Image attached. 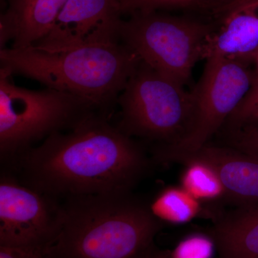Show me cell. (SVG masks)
I'll use <instances>...</instances> for the list:
<instances>
[{"instance_id": "cell-1", "label": "cell", "mask_w": 258, "mask_h": 258, "mask_svg": "<svg viewBox=\"0 0 258 258\" xmlns=\"http://www.w3.org/2000/svg\"><path fill=\"white\" fill-rule=\"evenodd\" d=\"M110 118L91 115L66 133L52 134L2 169L61 200L132 192L149 172L152 160Z\"/></svg>"}, {"instance_id": "cell-2", "label": "cell", "mask_w": 258, "mask_h": 258, "mask_svg": "<svg viewBox=\"0 0 258 258\" xmlns=\"http://www.w3.org/2000/svg\"><path fill=\"white\" fill-rule=\"evenodd\" d=\"M62 227L45 258H143L164 224L132 192L62 200Z\"/></svg>"}, {"instance_id": "cell-3", "label": "cell", "mask_w": 258, "mask_h": 258, "mask_svg": "<svg viewBox=\"0 0 258 258\" xmlns=\"http://www.w3.org/2000/svg\"><path fill=\"white\" fill-rule=\"evenodd\" d=\"M140 62L138 56L121 42L59 51L32 46L0 50V70L82 98L97 113L109 118Z\"/></svg>"}, {"instance_id": "cell-4", "label": "cell", "mask_w": 258, "mask_h": 258, "mask_svg": "<svg viewBox=\"0 0 258 258\" xmlns=\"http://www.w3.org/2000/svg\"><path fill=\"white\" fill-rule=\"evenodd\" d=\"M0 70V160L8 167L52 134L69 131L97 113L82 98L46 88L19 87Z\"/></svg>"}, {"instance_id": "cell-5", "label": "cell", "mask_w": 258, "mask_h": 258, "mask_svg": "<svg viewBox=\"0 0 258 258\" xmlns=\"http://www.w3.org/2000/svg\"><path fill=\"white\" fill-rule=\"evenodd\" d=\"M116 126L130 137L164 146L177 142L189 127L192 93L141 61L118 97Z\"/></svg>"}, {"instance_id": "cell-6", "label": "cell", "mask_w": 258, "mask_h": 258, "mask_svg": "<svg viewBox=\"0 0 258 258\" xmlns=\"http://www.w3.org/2000/svg\"><path fill=\"white\" fill-rule=\"evenodd\" d=\"M212 35L208 25L152 12L123 20L120 42L149 67L184 86L195 64L205 58Z\"/></svg>"}, {"instance_id": "cell-7", "label": "cell", "mask_w": 258, "mask_h": 258, "mask_svg": "<svg viewBox=\"0 0 258 258\" xmlns=\"http://www.w3.org/2000/svg\"><path fill=\"white\" fill-rule=\"evenodd\" d=\"M206 60L201 79L191 92L193 112L186 133L176 143L157 148L155 161L181 162L208 145L252 88V75L244 62L218 56Z\"/></svg>"}, {"instance_id": "cell-8", "label": "cell", "mask_w": 258, "mask_h": 258, "mask_svg": "<svg viewBox=\"0 0 258 258\" xmlns=\"http://www.w3.org/2000/svg\"><path fill=\"white\" fill-rule=\"evenodd\" d=\"M62 202L23 184L2 169L0 245L48 248L60 234Z\"/></svg>"}, {"instance_id": "cell-9", "label": "cell", "mask_w": 258, "mask_h": 258, "mask_svg": "<svg viewBox=\"0 0 258 258\" xmlns=\"http://www.w3.org/2000/svg\"><path fill=\"white\" fill-rule=\"evenodd\" d=\"M122 15L117 0H68L50 32L32 47L59 51L120 42Z\"/></svg>"}, {"instance_id": "cell-10", "label": "cell", "mask_w": 258, "mask_h": 258, "mask_svg": "<svg viewBox=\"0 0 258 258\" xmlns=\"http://www.w3.org/2000/svg\"><path fill=\"white\" fill-rule=\"evenodd\" d=\"M203 161L217 173L225 191V198L237 206L258 204V158L240 150L206 145L184 158Z\"/></svg>"}, {"instance_id": "cell-11", "label": "cell", "mask_w": 258, "mask_h": 258, "mask_svg": "<svg viewBox=\"0 0 258 258\" xmlns=\"http://www.w3.org/2000/svg\"><path fill=\"white\" fill-rule=\"evenodd\" d=\"M0 18V47L33 46L50 32L68 0H8Z\"/></svg>"}, {"instance_id": "cell-12", "label": "cell", "mask_w": 258, "mask_h": 258, "mask_svg": "<svg viewBox=\"0 0 258 258\" xmlns=\"http://www.w3.org/2000/svg\"><path fill=\"white\" fill-rule=\"evenodd\" d=\"M210 237L218 258H258V204L217 218Z\"/></svg>"}, {"instance_id": "cell-13", "label": "cell", "mask_w": 258, "mask_h": 258, "mask_svg": "<svg viewBox=\"0 0 258 258\" xmlns=\"http://www.w3.org/2000/svg\"><path fill=\"white\" fill-rule=\"evenodd\" d=\"M230 11L220 31L212 34L205 58L218 56L244 62L258 53V15L244 7Z\"/></svg>"}, {"instance_id": "cell-14", "label": "cell", "mask_w": 258, "mask_h": 258, "mask_svg": "<svg viewBox=\"0 0 258 258\" xmlns=\"http://www.w3.org/2000/svg\"><path fill=\"white\" fill-rule=\"evenodd\" d=\"M149 205V210L163 224H184L200 215L201 202L182 187L169 186L161 190Z\"/></svg>"}, {"instance_id": "cell-15", "label": "cell", "mask_w": 258, "mask_h": 258, "mask_svg": "<svg viewBox=\"0 0 258 258\" xmlns=\"http://www.w3.org/2000/svg\"><path fill=\"white\" fill-rule=\"evenodd\" d=\"M181 174V187L200 202L225 198V191L215 170L203 161L188 160Z\"/></svg>"}, {"instance_id": "cell-16", "label": "cell", "mask_w": 258, "mask_h": 258, "mask_svg": "<svg viewBox=\"0 0 258 258\" xmlns=\"http://www.w3.org/2000/svg\"><path fill=\"white\" fill-rule=\"evenodd\" d=\"M122 14L131 15L155 12L160 8H195L206 5L208 0H117Z\"/></svg>"}, {"instance_id": "cell-17", "label": "cell", "mask_w": 258, "mask_h": 258, "mask_svg": "<svg viewBox=\"0 0 258 258\" xmlns=\"http://www.w3.org/2000/svg\"><path fill=\"white\" fill-rule=\"evenodd\" d=\"M215 244L211 237L193 235L186 237L172 251L175 258H211Z\"/></svg>"}, {"instance_id": "cell-18", "label": "cell", "mask_w": 258, "mask_h": 258, "mask_svg": "<svg viewBox=\"0 0 258 258\" xmlns=\"http://www.w3.org/2000/svg\"><path fill=\"white\" fill-rule=\"evenodd\" d=\"M258 113V81L252 86L235 111L226 123H228L232 130L240 128Z\"/></svg>"}, {"instance_id": "cell-19", "label": "cell", "mask_w": 258, "mask_h": 258, "mask_svg": "<svg viewBox=\"0 0 258 258\" xmlns=\"http://www.w3.org/2000/svg\"><path fill=\"white\" fill-rule=\"evenodd\" d=\"M232 139L237 150L258 158V124L245 125L234 129Z\"/></svg>"}, {"instance_id": "cell-20", "label": "cell", "mask_w": 258, "mask_h": 258, "mask_svg": "<svg viewBox=\"0 0 258 258\" xmlns=\"http://www.w3.org/2000/svg\"><path fill=\"white\" fill-rule=\"evenodd\" d=\"M47 249L40 247L0 245V258H45Z\"/></svg>"}, {"instance_id": "cell-21", "label": "cell", "mask_w": 258, "mask_h": 258, "mask_svg": "<svg viewBox=\"0 0 258 258\" xmlns=\"http://www.w3.org/2000/svg\"><path fill=\"white\" fill-rule=\"evenodd\" d=\"M143 258H175L172 251L159 248L155 245L148 252Z\"/></svg>"}, {"instance_id": "cell-22", "label": "cell", "mask_w": 258, "mask_h": 258, "mask_svg": "<svg viewBox=\"0 0 258 258\" xmlns=\"http://www.w3.org/2000/svg\"><path fill=\"white\" fill-rule=\"evenodd\" d=\"M236 6H243L247 8H258V0H236Z\"/></svg>"}, {"instance_id": "cell-23", "label": "cell", "mask_w": 258, "mask_h": 258, "mask_svg": "<svg viewBox=\"0 0 258 258\" xmlns=\"http://www.w3.org/2000/svg\"><path fill=\"white\" fill-rule=\"evenodd\" d=\"M248 124H258V113H257V114L254 115L253 118H252V119L249 120L248 123H247V124H246V125H248Z\"/></svg>"}, {"instance_id": "cell-24", "label": "cell", "mask_w": 258, "mask_h": 258, "mask_svg": "<svg viewBox=\"0 0 258 258\" xmlns=\"http://www.w3.org/2000/svg\"><path fill=\"white\" fill-rule=\"evenodd\" d=\"M2 2H3V0H2ZM3 3H5V0H3Z\"/></svg>"}, {"instance_id": "cell-25", "label": "cell", "mask_w": 258, "mask_h": 258, "mask_svg": "<svg viewBox=\"0 0 258 258\" xmlns=\"http://www.w3.org/2000/svg\"><path fill=\"white\" fill-rule=\"evenodd\" d=\"M232 1H233V0H232V1H231V2H232ZM231 2H230V3H231Z\"/></svg>"}, {"instance_id": "cell-26", "label": "cell", "mask_w": 258, "mask_h": 258, "mask_svg": "<svg viewBox=\"0 0 258 258\" xmlns=\"http://www.w3.org/2000/svg\"><path fill=\"white\" fill-rule=\"evenodd\" d=\"M257 55H258V53H257Z\"/></svg>"}]
</instances>
